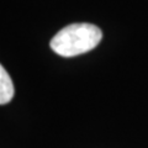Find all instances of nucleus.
Wrapping results in <instances>:
<instances>
[{
	"mask_svg": "<svg viewBox=\"0 0 148 148\" xmlns=\"http://www.w3.org/2000/svg\"><path fill=\"white\" fill-rule=\"evenodd\" d=\"M103 32L92 24H71L51 40V48L62 57H75L90 52L100 43Z\"/></svg>",
	"mask_w": 148,
	"mask_h": 148,
	"instance_id": "obj_1",
	"label": "nucleus"
},
{
	"mask_svg": "<svg viewBox=\"0 0 148 148\" xmlns=\"http://www.w3.org/2000/svg\"><path fill=\"white\" fill-rule=\"evenodd\" d=\"M15 94V88L9 73L0 64V105L10 103Z\"/></svg>",
	"mask_w": 148,
	"mask_h": 148,
	"instance_id": "obj_2",
	"label": "nucleus"
}]
</instances>
